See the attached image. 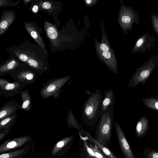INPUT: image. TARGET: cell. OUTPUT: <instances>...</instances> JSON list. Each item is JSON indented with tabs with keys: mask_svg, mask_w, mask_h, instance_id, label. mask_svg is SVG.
Listing matches in <instances>:
<instances>
[{
	"mask_svg": "<svg viewBox=\"0 0 158 158\" xmlns=\"http://www.w3.org/2000/svg\"><path fill=\"white\" fill-rule=\"evenodd\" d=\"M103 56L106 59H109L111 57V54L109 51H104L102 53Z\"/></svg>",
	"mask_w": 158,
	"mask_h": 158,
	"instance_id": "d6a6232c",
	"label": "cell"
},
{
	"mask_svg": "<svg viewBox=\"0 0 158 158\" xmlns=\"http://www.w3.org/2000/svg\"><path fill=\"white\" fill-rule=\"evenodd\" d=\"M71 75H67L60 78H53L48 80L43 85L40 92L44 99L52 96L58 98L62 90V88L71 78Z\"/></svg>",
	"mask_w": 158,
	"mask_h": 158,
	"instance_id": "5b68a950",
	"label": "cell"
},
{
	"mask_svg": "<svg viewBox=\"0 0 158 158\" xmlns=\"http://www.w3.org/2000/svg\"><path fill=\"white\" fill-rule=\"evenodd\" d=\"M32 139L28 135L12 139H8L0 146V153L8 152L21 148L31 142Z\"/></svg>",
	"mask_w": 158,
	"mask_h": 158,
	"instance_id": "9c48e42d",
	"label": "cell"
},
{
	"mask_svg": "<svg viewBox=\"0 0 158 158\" xmlns=\"http://www.w3.org/2000/svg\"><path fill=\"white\" fill-rule=\"evenodd\" d=\"M18 117V115L15 113L6 117L0 121V130L11 129L15 123Z\"/></svg>",
	"mask_w": 158,
	"mask_h": 158,
	"instance_id": "cb8c5ba5",
	"label": "cell"
},
{
	"mask_svg": "<svg viewBox=\"0 0 158 158\" xmlns=\"http://www.w3.org/2000/svg\"><path fill=\"white\" fill-rule=\"evenodd\" d=\"M35 144L34 142H30L19 148L1 153L0 158H23L27 155L31 156L34 151Z\"/></svg>",
	"mask_w": 158,
	"mask_h": 158,
	"instance_id": "8fae6325",
	"label": "cell"
},
{
	"mask_svg": "<svg viewBox=\"0 0 158 158\" xmlns=\"http://www.w3.org/2000/svg\"><path fill=\"white\" fill-rule=\"evenodd\" d=\"M19 93L23 101L19 109L24 111H30L32 108V102L29 91L25 89L19 91Z\"/></svg>",
	"mask_w": 158,
	"mask_h": 158,
	"instance_id": "7402d4cb",
	"label": "cell"
},
{
	"mask_svg": "<svg viewBox=\"0 0 158 158\" xmlns=\"http://www.w3.org/2000/svg\"><path fill=\"white\" fill-rule=\"evenodd\" d=\"M83 134L86 135L88 138L95 144L101 152L109 158H118L110 148L106 147L102 144L96 140L89 133L84 130L83 135Z\"/></svg>",
	"mask_w": 158,
	"mask_h": 158,
	"instance_id": "44dd1931",
	"label": "cell"
},
{
	"mask_svg": "<svg viewBox=\"0 0 158 158\" xmlns=\"http://www.w3.org/2000/svg\"><path fill=\"white\" fill-rule=\"evenodd\" d=\"M11 132V129H4L0 131V141H1L4 138Z\"/></svg>",
	"mask_w": 158,
	"mask_h": 158,
	"instance_id": "4dcf8cb0",
	"label": "cell"
},
{
	"mask_svg": "<svg viewBox=\"0 0 158 158\" xmlns=\"http://www.w3.org/2000/svg\"><path fill=\"white\" fill-rule=\"evenodd\" d=\"M8 80L0 78V96L1 97L4 89L9 83Z\"/></svg>",
	"mask_w": 158,
	"mask_h": 158,
	"instance_id": "f546056e",
	"label": "cell"
},
{
	"mask_svg": "<svg viewBox=\"0 0 158 158\" xmlns=\"http://www.w3.org/2000/svg\"><path fill=\"white\" fill-rule=\"evenodd\" d=\"M12 56L25 63L39 76L48 69L49 65L44 51L28 41L16 46L6 48Z\"/></svg>",
	"mask_w": 158,
	"mask_h": 158,
	"instance_id": "6da1fadb",
	"label": "cell"
},
{
	"mask_svg": "<svg viewBox=\"0 0 158 158\" xmlns=\"http://www.w3.org/2000/svg\"><path fill=\"white\" fill-rule=\"evenodd\" d=\"M20 2V1H19L16 2H13L10 0H0V7H5L9 6H17Z\"/></svg>",
	"mask_w": 158,
	"mask_h": 158,
	"instance_id": "83f0119b",
	"label": "cell"
},
{
	"mask_svg": "<svg viewBox=\"0 0 158 158\" xmlns=\"http://www.w3.org/2000/svg\"><path fill=\"white\" fill-rule=\"evenodd\" d=\"M115 98L112 89L106 90L104 94L102 103V109L103 114L109 109H114Z\"/></svg>",
	"mask_w": 158,
	"mask_h": 158,
	"instance_id": "ffe728a7",
	"label": "cell"
},
{
	"mask_svg": "<svg viewBox=\"0 0 158 158\" xmlns=\"http://www.w3.org/2000/svg\"><path fill=\"white\" fill-rule=\"evenodd\" d=\"M103 96L97 89L90 95L82 107L81 119L91 130L95 128L98 119L103 114L102 103Z\"/></svg>",
	"mask_w": 158,
	"mask_h": 158,
	"instance_id": "7a4b0ae2",
	"label": "cell"
},
{
	"mask_svg": "<svg viewBox=\"0 0 158 158\" xmlns=\"http://www.w3.org/2000/svg\"><path fill=\"white\" fill-rule=\"evenodd\" d=\"M26 85L23 83L15 81L9 82L5 86L1 96H4L7 98L10 97H13L25 87Z\"/></svg>",
	"mask_w": 158,
	"mask_h": 158,
	"instance_id": "ac0fdd59",
	"label": "cell"
},
{
	"mask_svg": "<svg viewBox=\"0 0 158 158\" xmlns=\"http://www.w3.org/2000/svg\"><path fill=\"white\" fill-rule=\"evenodd\" d=\"M62 5L59 2L53 1H43L40 11H43L52 15L56 22L57 27L59 25L58 14L62 9Z\"/></svg>",
	"mask_w": 158,
	"mask_h": 158,
	"instance_id": "4fadbf2b",
	"label": "cell"
},
{
	"mask_svg": "<svg viewBox=\"0 0 158 158\" xmlns=\"http://www.w3.org/2000/svg\"><path fill=\"white\" fill-rule=\"evenodd\" d=\"M149 128L148 119L144 116H143L140 118L135 126V131L136 137L140 139L144 138L148 133Z\"/></svg>",
	"mask_w": 158,
	"mask_h": 158,
	"instance_id": "d6986e66",
	"label": "cell"
},
{
	"mask_svg": "<svg viewBox=\"0 0 158 158\" xmlns=\"http://www.w3.org/2000/svg\"><path fill=\"white\" fill-rule=\"evenodd\" d=\"M24 64L14 57L9 58L0 66V76L9 74L11 72L17 69Z\"/></svg>",
	"mask_w": 158,
	"mask_h": 158,
	"instance_id": "2e32d148",
	"label": "cell"
},
{
	"mask_svg": "<svg viewBox=\"0 0 158 158\" xmlns=\"http://www.w3.org/2000/svg\"><path fill=\"white\" fill-rule=\"evenodd\" d=\"M32 0H23V2L24 4H27L30 2H31Z\"/></svg>",
	"mask_w": 158,
	"mask_h": 158,
	"instance_id": "836d02e7",
	"label": "cell"
},
{
	"mask_svg": "<svg viewBox=\"0 0 158 158\" xmlns=\"http://www.w3.org/2000/svg\"><path fill=\"white\" fill-rule=\"evenodd\" d=\"M74 137V135L68 136L56 143L52 149L51 156L60 157L64 156L71 148Z\"/></svg>",
	"mask_w": 158,
	"mask_h": 158,
	"instance_id": "7c38bea8",
	"label": "cell"
},
{
	"mask_svg": "<svg viewBox=\"0 0 158 158\" xmlns=\"http://www.w3.org/2000/svg\"><path fill=\"white\" fill-rule=\"evenodd\" d=\"M158 64V55L154 56L136 70L128 85V87L135 88L139 84H144Z\"/></svg>",
	"mask_w": 158,
	"mask_h": 158,
	"instance_id": "277c9868",
	"label": "cell"
},
{
	"mask_svg": "<svg viewBox=\"0 0 158 158\" xmlns=\"http://www.w3.org/2000/svg\"><path fill=\"white\" fill-rule=\"evenodd\" d=\"M80 158H109L85 135L79 132Z\"/></svg>",
	"mask_w": 158,
	"mask_h": 158,
	"instance_id": "8992f818",
	"label": "cell"
},
{
	"mask_svg": "<svg viewBox=\"0 0 158 158\" xmlns=\"http://www.w3.org/2000/svg\"><path fill=\"white\" fill-rule=\"evenodd\" d=\"M114 109H109L100 117L96 126L94 138L104 146L109 148L114 122Z\"/></svg>",
	"mask_w": 158,
	"mask_h": 158,
	"instance_id": "3957f363",
	"label": "cell"
},
{
	"mask_svg": "<svg viewBox=\"0 0 158 158\" xmlns=\"http://www.w3.org/2000/svg\"><path fill=\"white\" fill-rule=\"evenodd\" d=\"M43 1L42 0H32L29 9L34 14H37Z\"/></svg>",
	"mask_w": 158,
	"mask_h": 158,
	"instance_id": "4316f807",
	"label": "cell"
},
{
	"mask_svg": "<svg viewBox=\"0 0 158 158\" xmlns=\"http://www.w3.org/2000/svg\"><path fill=\"white\" fill-rule=\"evenodd\" d=\"M9 74L15 81L23 83L26 85L33 84L38 76L34 70L25 63Z\"/></svg>",
	"mask_w": 158,
	"mask_h": 158,
	"instance_id": "52a82bcc",
	"label": "cell"
},
{
	"mask_svg": "<svg viewBox=\"0 0 158 158\" xmlns=\"http://www.w3.org/2000/svg\"><path fill=\"white\" fill-rule=\"evenodd\" d=\"M143 153L144 158H158V151L149 148H145Z\"/></svg>",
	"mask_w": 158,
	"mask_h": 158,
	"instance_id": "484cf974",
	"label": "cell"
},
{
	"mask_svg": "<svg viewBox=\"0 0 158 158\" xmlns=\"http://www.w3.org/2000/svg\"><path fill=\"white\" fill-rule=\"evenodd\" d=\"M142 101L147 108L158 112V97L143 98Z\"/></svg>",
	"mask_w": 158,
	"mask_h": 158,
	"instance_id": "d4e9b609",
	"label": "cell"
},
{
	"mask_svg": "<svg viewBox=\"0 0 158 158\" xmlns=\"http://www.w3.org/2000/svg\"><path fill=\"white\" fill-rule=\"evenodd\" d=\"M151 19L153 28L158 36V15L156 14L152 13L151 15Z\"/></svg>",
	"mask_w": 158,
	"mask_h": 158,
	"instance_id": "f1b7e54d",
	"label": "cell"
},
{
	"mask_svg": "<svg viewBox=\"0 0 158 158\" xmlns=\"http://www.w3.org/2000/svg\"><path fill=\"white\" fill-rule=\"evenodd\" d=\"M156 41L153 36L146 33L139 38L132 52L133 53L145 52L155 47Z\"/></svg>",
	"mask_w": 158,
	"mask_h": 158,
	"instance_id": "30bf717a",
	"label": "cell"
},
{
	"mask_svg": "<svg viewBox=\"0 0 158 158\" xmlns=\"http://www.w3.org/2000/svg\"><path fill=\"white\" fill-rule=\"evenodd\" d=\"M21 105L14 100L6 103L0 108V120L11 115L16 113Z\"/></svg>",
	"mask_w": 158,
	"mask_h": 158,
	"instance_id": "e0dca14e",
	"label": "cell"
},
{
	"mask_svg": "<svg viewBox=\"0 0 158 158\" xmlns=\"http://www.w3.org/2000/svg\"><path fill=\"white\" fill-rule=\"evenodd\" d=\"M85 91L86 93L88 94V95H91V92H90V91L89 90H85Z\"/></svg>",
	"mask_w": 158,
	"mask_h": 158,
	"instance_id": "e575fe53",
	"label": "cell"
},
{
	"mask_svg": "<svg viewBox=\"0 0 158 158\" xmlns=\"http://www.w3.org/2000/svg\"><path fill=\"white\" fill-rule=\"evenodd\" d=\"M25 28L29 35L44 52L47 57L48 55L46 45L40 34L39 27L35 23L31 22H25Z\"/></svg>",
	"mask_w": 158,
	"mask_h": 158,
	"instance_id": "5bb4252c",
	"label": "cell"
},
{
	"mask_svg": "<svg viewBox=\"0 0 158 158\" xmlns=\"http://www.w3.org/2000/svg\"><path fill=\"white\" fill-rule=\"evenodd\" d=\"M93 1H92V0H86L85 1V2H86V3L88 4H90V3H91V2H92Z\"/></svg>",
	"mask_w": 158,
	"mask_h": 158,
	"instance_id": "d590c367",
	"label": "cell"
},
{
	"mask_svg": "<svg viewBox=\"0 0 158 158\" xmlns=\"http://www.w3.org/2000/svg\"><path fill=\"white\" fill-rule=\"evenodd\" d=\"M114 126L119 146L124 158H136L120 125L115 121Z\"/></svg>",
	"mask_w": 158,
	"mask_h": 158,
	"instance_id": "ba28073f",
	"label": "cell"
},
{
	"mask_svg": "<svg viewBox=\"0 0 158 158\" xmlns=\"http://www.w3.org/2000/svg\"><path fill=\"white\" fill-rule=\"evenodd\" d=\"M66 119L69 128L73 127L77 130L81 134H83L84 130L82 128L70 109H69L68 114Z\"/></svg>",
	"mask_w": 158,
	"mask_h": 158,
	"instance_id": "603a6c76",
	"label": "cell"
},
{
	"mask_svg": "<svg viewBox=\"0 0 158 158\" xmlns=\"http://www.w3.org/2000/svg\"><path fill=\"white\" fill-rule=\"evenodd\" d=\"M15 12L12 10H4L0 21V36L7 31L15 19Z\"/></svg>",
	"mask_w": 158,
	"mask_h": 158,
	"instance_id": "9a60e30c",
	"label": "cell"
},
{
	"mask_svg": "<svg viewBox=\"0 0 158 158\" xmlns=\"http://www.w3.org/2000/svg\"><path fill=\"white\" fill-rule=\"evenodd\" d=\"M100 48L101 49L103 52L108 51L109 50L108 46L105 44H102L101 45Z\"/></svg>",
	"mask_w": 158,
	"mask_h": 158,
	"instance_id": "1f68e13d",
	"label": "cell"
}]
</instances>
